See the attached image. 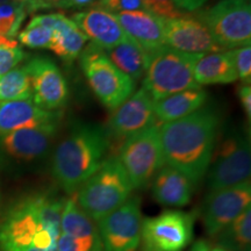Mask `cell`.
<instances>
[{
    "mask_svg": "<svg viewBox=\"0 0 251 251\" xmlns=\"http://www.w3.org/2000/svg\"><path fill=\"white\" fill-rule=\"evenodd\" d=\"M5 4H18V5H24L26 6L27 11H28V5H27V0H0V5H5ZM29 13V12H28Z\"/></svg>",
    "mask_w": 251,
    "mask_h": 251,
    "instance_id": "ab89813d",
    "label": "cell"
},
{
    "mask_svg": "<svg viewBox=\"0 0 251 251\" xmlns=\"http://www.w3.org/2000/svg\"><path fill=\"white\" fill-rule=\"evenodd\" d=\"M153 103L155 101L142 86L114 109L109 120V130L115 137L125 140L157 125Z\"/></svg>",
    "mask_w": 251,
    "mask_h": 251,
    "instance_id": "2e32d148",
    "label": "cell"
},
{
    "mask_svg": "<svg viewBox=\"0 0 251 251\" xmlns=\"http://www.w3.org/2000/svg\"><path fill=\"white\" fill-rule=\"evenodd\" d=\"M206 176L209 192L250 181L251 151L246 135L230 131L215 144Z\"/></svg>",
    "mask_w": 251,
    "mask_h": 251,
    "instance_id": "52a82bcc",
    "label": "cell"
},
{
    "mask_svg": "<svg viewBox=\"0 0 251 251\" xmlns=\"http://www.w3.org/2000/svg\"><path fill=\"white\" fill-rule=\"evenodd\" d=\"M208 94L205 90H185L171 94L153 103L157 120L162 124L185 118L201 108L207 101Z\"/></svg>",
    "mask_w": 251,
    "mask_h": 251,
    "instance_id": "cb8c5ba5",
    "label": "cell"
},
{
    "mask_svg": "<svg viewBox=\"0 0 251 251\" xmlns=\"http://www.w3.org/2000/svg\"><path fill=\"white\" fill-rule=\"evenodd\" d=\"M118 159L133 188L148 186L157 172L165 165L159 126L153 125L125 139Z\"/></svg>",
    "mask_w": 251,
    "mask_h": 251,
    "instance_id": "ba28073f",
    "label": "cell"
},
{
    "mask_svg": "<svg viewBox=\"0 0 251 251\" xmlns=\"http://www.w3.org/2000/svg\"><path fill=\"white\" fill-rule=\"evenodd\" d=\"M220 118L215 108L198 111L159 127L165 165L180 171L197 185L205 177L218 141Z\"/></svg>",
    "mask_w": 251,
    "mask_h": 251,
    "instance_id": "6da1fadb",
    "label": "cell"
},
{
    "mask_svg": "<svg viewBox=\"0 0 251 251\" xmlns=\"http://www.w3.org/2000/svg\"><path fill=\"white\" fill-rule=\"evenodd\" d=\"M91 43L101 50L111 49L127 39L114 13L102 7H93L74 14L71 19Z\"/></svg>",
    "mask_w": 251,
    "mask_h": 251,
    "instance_id": "ac0fdd59",
    "label": "cell"
},
{
    "mask_svg": "<svg viewBox=\"0 0 251 251\" xmlns=\"http://www.w3.org/2000/svg\"><path fill=\"white\" fill-rule=\"evenodd\" d=\"M31 98L30 79L26 68H15L0 77V101Z\"/></svg>",
    "mask_w": 251,
    "mask_h": 251,
    "instance_id": "4316f807",
    "label": "cell"
},
{
    "mask_svg": "<svg viewBox=\"0 0 251 251\" xmlns=\"http://www.w3.org/2000/svg\"><path fill=\"white\" fill-rule=\"evenodd\" d=\"M133 190L118 157H109L78 188L76 198L81 209L94 222H98L120 207L130 197Z\"/></svg>",
    "mask_w": 251,
    "mask_h": 251,
    "instance_id": "277c9868",
    "label": "cell"
},
{
    "mask_svg": "<svg viewBox=\"0 0 251 251\" xmlns=\"http://www.w3.org/2000/svg\"><path fill=\"white\" fill-rule=\"evenodd\" d=\"M59 121L31 128H24L1 136V146L9 156L21 161H33L42 157L48 150L59 127Z\"/></svg>",
    "mask_w": 251,
    "mask_h": 251,
    "instance_id": "e0dca14e",
    "label": "cell"
},
{
    "mask_svg": "<svg viewBox=\"0 0 251 251\" xmlns=\"http://www.w3.org/2000/svg\"><path fill=\"white\" fill-rule=\"evenodd\" d=\"M151 183L153 199L159 205L176 208L190 203L196 186L190 178L168 165L157 172Z\"/></svg>",
    "mask_w": 251,
    "mask_h": 251,
    "instance_id": "7402d4cb",
    "label": "cell"
},
{
    "mask_svg": "<svg viewBox=\"0 0 251 251\" xmlns=\"http://www.w3.org/2000/svg\"><path fill=\"white\" fill-rule=\"evenodd\" d=\"M188 251H211V247H209V244L206 241L199 240L191 246Z\"/></svg>",
    "mask_w": 251,
    "mask_h": 251,
    "instance_id": "74e56055",
    "label": "cell"
},
{
    "mask_svg": "<svg viewBox=\"0 0 251 251\" xmlns=\"http://www.w3.org/2000/svg\"><path fill=\"white\" fill-rule=\"evenodd\" d=\"M142 221L141 198L130 196L96 222L103 251H136L141 244Z\"/></svg>",
    "mask_w": 251,
    "mask_h": 251,
    "instance_id": "8fae6325",
    "label": "cell"
},
{
    "mask_svg": "<svg viewBox=\"0 0 251 251\" xmlns=\"http://www.w3.org/2000/svg\"><path fill=\"white\" fill-rule=\"evenodd\" d=\"M143 1L149 12L163 19H166V20L184 15V13H181L176 8L172 0H143Z\"/></svg>",
    "mask_w": 251,
    "mask_h": 251,
    "instance_id": "d6a6232c",
    "label": "cell"
},
{
    "mask_svg": "<svg viewBox=\"0 0 251 251\" xmlns=\"http://www.w3.org/2000/svg\"><path fill=\"white\" fill-rule=\"evenodd\" d=\"M206 1L207 0H172L176 8L181 13L197 11V9L205 5Z\"/></svg>",
    "mask_w": 251,
    "mask_h": 251,
    "instance_id": "e575fe53",
    "label": "cell"
},
{
    "mask_svg": "<svg viewBox=\"0 0 251 251\" xmlns=\"http://www.w3.org/2000/svg\"><path fill=\"white\" fill-rule=\"evenodd\" d=\"M238 98H240L241 105L246 113V117L250 121L251 119V87L250 84H243L238 89Z\"/></svg>",
    "mask_w": 251,
    "mask_h": 251,
    "instance_id": "836d02e7",
    "label": "cell"
},
{
    "mask_svg": "<svg viewBox=\"0 0 251 251\" xmlns=\"http://www.w3.org/2000/svg\"><path fill=\"white\" fill-rule=\"evenodd\" d=\"M28 12H35L37 9L45 8L43 0H27Z\"/></svg>",
    "mask_w": 251,
    "mask_h": 251,
    "instance_id": "f35d334b",
    "label": "cell"
},
{
    "mask_svg": "<svg viewBox=\"0 0 251 251\" xmlns=\"http://www.w3.org/2000/svg\"><path fill=\"white\" fill-rule=\"evenodd\" d=\"M79 59L90 89L105 107L114 111L134 93V81L119 70L93 43L86 45Z\"/></svg>",
    "mask_w": 251,
    "mask_h": 251,
    "instance_id": "8992f818",
    "label": "cell"
},
{
    "mask_svg": "<svg viewBox=\"0 0 251 251\" xmlns=\"http://www.w3.org/2000/svg\"><path fill=\"white\" fill-rule=\"evenodd\" d=\"M61 119V111H45L36 106L31 98L0 101V136Z\"/></svg>",
    "mask_w": 251,
    "mask_h": 251,
    "instance_id": "ffe728a7",
    "label": "cell"
},
{
    "mask_svg": "<svg viewBox=\"0 0 251 251\" xmlns=\"http://www.w3.org/2000/svg\"><path fill=\"white\" fill-rule=\"evenodd\" d=\"M107 129L97 124H77L52 156V175L69 194L76 193L107 158Z\"/></svg>",
    "mask_w": 251,
    "mask_h": 251,
    "instance_id": "3957f363",
    "label": "cell"
},
{
    "mask_svg": "<svg viewBox=\"0 0 251 251\" xmlns=\"http://www.w3.org/2000/svg\"><path fill=\"white\" fill-rule=\"evenodd\" d=\"M30 79L31 99L45 111H58L68 101L69 87L59 68L51 59L35 57L25 65Z\"/></svg>",
    "mask_w": 251,
    "mask_h": 251,
    "instance_id": "5bb4252c",
    "label": "cell"
},
{
    "mask_svg": "<svg viewBox=\"0 0 251 251\" xmlns=\"http://www.w3.org/2000/svg\"><path fill=\"white\" fill-rule=\"evenodd\" d=\"M211 251H230V250L225 249V248L218 246V247H215V248H213V249H211Z\"/></svg>",
    "mask_w": 251,
    "mask_h": 251,
    "instance_id": "60d3db41",
    "label": "cell"
},
{
    "mask_svg": "<svg viewBox=\"0 0 251 251\" xmlns=\"http://www.w3.org/2000/svg\"><path fill=\"white\" fill-rule=\"evenodd\" d=\"M233 58L236 69L238 79L243 84H250L251 81V45L233 49Z\"/></svg>",
    "mask_w": 251,
    "mask_h": 251,
    "instance_id": "f546056e",
    "label": "cell"
},
{
    "mask_svg": "<svg viewBox=\"0 0 251 251\" xmlns=\"http://www.w3.org/2000/svg\"><path fill=\"white\" fill-rule=\"evenodd\" d=\"M43 4H45V8H70V6H69V0H43Z\"/></svg>",
    "mask_w": 251,
    "mask_h": 251,
    "instance_id": "8d00e7d4",
    "label": "cell"
},
{
    "mask_svg": "<svg viewBox=\"0 0 251 251\" xmlns=\"http://www.w3.org/2000/svg\"><path fill=\"white\" fill-rule=\"evenodd\" d=\"M99 7H102L112 13H126V12L148 11L143 0H101Z\"/></svg>",
    "mask_w": 251,
    "mask_h": 251,
    "instance_id": "1f68e13d",
    "label": "cell"
},
{
    "mask_svg": "<svg viewBox=\"0 0 251 251\" xmlns=\"http://www.w3.org/2000/svg\"><path fill=\"white\" fill-rule=\"evenodd\" d=\"M28 13L26 6L18 4L0 5V36L15 41L14 36Z\"/></svg>",
    "mask_w": 251,
    "mask_h": 251,
    "instance_id": "f1b7e54d",
    "label": "cell"
},
{
    "mask_svg": "<svg viewBox=\"0 0 251 251\" xmlns=\"http://www.w3.org/2000/svg\"><path fill=\"white\" fill-rule=\"evenodd\" d=\"M101 0H69L70 7H86V6H100Z\"/></svg>",
    "mask_w": 251,
    "mask_h": 251,
    "instance_id": "d590c367",
    "label": "cell"
},
{
    "mask_svg": "<svg viewBox=\"0 0 251 251\" xmlns=\"http://www.w3.org/2000/svg\"><path fill=\"white\" fill-rule=\"evenodd\" d=\"M24 57L25 52L20 47L9 48V47L0 46V77L13 70Z\"/></svg>",
    "mask_w": 251,
    "mask_h": 251,
    "instance_id": "4dcf8cb0",
    "label": "cell"
},
{
    "mask_svg": "<svg viewBox=\"0 0 251 251\" xmlns=\"http://www.w3.org/2000/svg\"><path fill=\"white\" fill-rule=\"evenodd\" d=\"M200 55L187 54L168 46L152 52L142 86L153 101L185 90L202 89L193 77L194 65Z\"/></svg>",
    "mask_w": 251,
    "mask_h": 251,
    "instance_id": "5b68a950",
    "label": "cell"
},
{
    "mask_svg": "<svg viewBox=\"0 0 251 251\" xmlns=\"http://www.w3.org/2000/svg\"><path fill=\"white\" fill-rule=\"evenodd\" d=\"M36 18L52 29L50 50L68 63L79 57L89 42V39L71 19L65 17L63 13L36 15Z\"/></svg>",
    "mask_w": 251,
    "mask_h": 251,
    "instance_id": "44dd1931",
    "label": "cell"
},
{
    "mask_svg": "<svg viewBox=\"0 0 251 251\" xmlns=\"http://www.w3.org/2000/svg\"><path fill=\"white\" fill-rule=\"evenodd\" d=\"M249 207H251L250 181L209 192L202 208V222L206 233L212 237L218 236Z\"/></svg>",
    "mask_w": 251,
    "mask_h": 251,
    "instance_id": "7c38bea8",
    "label": "cell"
},
{
    "mask_svg": "<svg viewBox=\"0 0 251 251\" xmlns=\"http://www.w3.org/2000/svg\"><path fill=\"white\" fill-rule=\"evenodd\" d=\"M57 251H103L97 224L81 209L76 194L63 206Z\"/></svg>",
    "mask_w": 251,
    "mask_h": 251,
    "instance_id": "4fadbf2b",
    "label": "cell"
},
{
    "mask_svg": "<svg viewBox=\"0 0 251 251\" xmlns=\"http://www.w3.org/2000/svg\"><path fill=\"white\" fill-rule=\"evenodd\" d=\"M19 41L33 49H49L52 41V29L43 25L36 17L30 20L24 30L19 33Z\"/></svg>",
    "mask_w": 251,
    "mask_h": 251,
    "instance_id": "83f0119b",
    "label": "cell"
},
{
    "mask_svg": "<svg viewBox=\"0 0 251 251\" xmlns=\"http://www.w3.org/2000/svg\"><path fill=\"white\" fill-rule=\"evenodd\" d=\"M224 50H233L251 42L250 0H220L196 14Z\"/></svg>",
    "mask_w": 251,
    "mask_h": 251,
    "instance_id": "9c48e42d",
    "label": "cell"
},
{
    "mask_svg": "<svg viewBox=\"0 0 251 251\" xmlns=\"http://www.w3.org/2000/svg\"><path fill=\"white\" fill-rule=\"evenodd\" d=\"M102 51L106 57L134 83L146 75L151 56L128 37L113 48Z\"/></svg>",
    "mask_w": 251,
    "mask_h": 251,
    "instance_id": "d4e9b609",
    "label": "cell"
},
{
    "mask_svg": "<svg viewBox=\"0 0 251 251\" xmlns=\"http://www.w3.org/2000/svg\"><path fill=\"white\" fill-rule=\"evenodd\" d=\"M165 46L187 54L224 51L213 39L206 25L197 15H181L165 20Z\"/></svg>",
    "mask_w": 251,
    "mask_h": 251,
    "instance_id": "9a60e30c",
    "label": "cell"
},
{
    "mask_svg": "<svg viewBox=\"0 0 251 251\" xmlns=\"http://www.w3.org/2000/svg\"><path fill=\"white\" fill-rule=\"evenodd\" d=\"M196 214L168 209L143 219L141 230L142 251H184L193 241Z\"/></svg>",
    "mask_w": 251,
    "mask_h": 251,
    "instance_id": "30bf717a",
    "label": "cell"
},
{
    "mask_svg": "<svg viewBox=\"0 0 251 251\" xmlns=\"http://www.w3.org/2000/svg\"><path fill=\"white\" fill-rule=\"evenodd\" d=\"M220 247L230 251H251V207L243 211L219 235Z\"/></svg>",
    "mask_w": 251,
    "mask_h": 251,
    "instance_id": "484cf974",
    "label": "cell"
},
{
    "mask_svg": "<svg viewBox=\"0 0 251 251\" xmlns=\"http://www.w3.org/2000/svg\"><path fill=\"white\" fill-rule=\"evenodd\" d=\"M193 77L199 86L234 83L238 77L231 50L200 55L194 65Z\"/></svg>",
    "mask_w": 251,
    "mask_h": 251,
    "instance_id": "603a6c76",
    "label": "cell"
},
{
    "mask_svg": "<svg viewBox=\"0 0 251 251\" xmlns=\"http://www.w3.org/2000/svg\"><path fill=\"white\" fill-rule=\"evenodd\" d=\"M119 24L128 39L133 40L149 54L165 46V20L149 11L117 13Z\"/></svg>",
    "mask_w": 251,
    "mask_h": 251,
    "instance_id": "d6986e66",
    "label": "cell"
},
{
    "mask_svg": "<svg viewBox=\"0 0 251 251\" xmlns=\"http://www.w3.org/2000/svg\"><path fill=\"white\" fill-rule=\"evenodd\" d=\"M64 201L37 194L12 207L0 225V250L57 251Z\"/></svg>",
    "mask_w": 251,
    "mask_h": 251,
    "instance_id": "7a4b0ae2",
    "label": "cell"
}]
</instances>
